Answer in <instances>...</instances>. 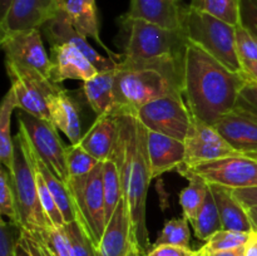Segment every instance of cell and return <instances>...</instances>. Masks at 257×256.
Masks as SVG:
<instances>
[{
    "mask_svg": "<svg viewBox=\"0 0 257 256\" xmlns=\"http://www.w3.org/2000/svg\"><path fill=\"white\" fill-rule=\"evenodd\" d=\"M246 78L188 42L183 59L182 94L195 119L215 124L237 105Z\"/></svg>",
    "mask_w": 257,
    "mask_h": 256,
    "instance_id": "6da1fadb",
    "label": "cell"
},
{
    "mask_svg": "<svg viewBox=\"0 0 257 256\" xmlns=\"http://www.w3.org/2000/svg\"><path fill=\"white\" fill-rule=\"evenodd\" d=\"M118 136L110 155L122 178L123 197L127 202L138 245L143 253L150 247L146 225V202L151 181L147 153V128L135 114L118 115Z\"/></svg>",
    "mask_w": 257,
    "mask_h": 256,
    "instance_id": "7a4b0ae2",
    "label": "cell"
},
{
    "mask_svg": "<svg viewBox=\"0 0 257 256\" xmlns=\"http://www.w3.org/2000/svg\"><path fill=\"white\" fill-rule=\"evenodd\" d=\"M183 60L132 65L119 62L114 79L115 117L136 114L147 103L170 94H182ZM183 95V94H182Z\"/></svg>",
    "mask_w": 257,
    "mask_h": 256,
    "instance_id": "3957f363",
    "label": "cell"
},
{
    "mask_svg": "<svg viewBox=\"0 0 257 256\" xmlns=\"http://www.w3.org/2000/svg\"><path fill=\"white\" fill-rule=\"evenodd\" d=\"M124 28V64L145 65L185 59L188 39L182 30H171L140 19L120 18Z\"/></svg>",
    "mask_w": 257,
    "mask_h": 256,
    "instance_id": "277c9868",
    "label": "cell"
},
{
    "mask_svg": "<svg viewBox=\"0 0 257 256\" xmlns=\"http://www.w3.org/2000/svg\"><path fill=\"white\" fill-rule=\"evenodd\" d=\"M14 162L9 172L19 213V227L28 232H38L50 223L39 200L37 173L29 143L20 130L14 137Z\"/></svg>",
    "mask_w": 257,
    "mask_h": 256,
    "instance_id": "5b68a950",
    "label": "cell"
},
{
    "mask_svg": "<svg viewBox=\"0 0 257 256\" xmlns=\"http://www.w3.org/2000/svg\"><path fill=\"white\" fill-rule=\"evenodd\" d=\"M182 30L188 42L202 48L233 72L242 73L236 48L235 25L187 5Z\"/></svg>",
    "mask_w": 257,
    "mask_h": 256,
    "instance_id": "8992f818",
    "label": "cell"
},
{
    "mask_svg": "<svg viewBox=\"0 0 257 256\" xmlns=\"http://www.w3.org/2000/svg\"><path fill=\"white\" fill-rule=\"evenodd\" d=\"M68 187L74 201L77 220L82 223L97 248L107 226L103 162L88 175L69 178Z\"/></svg>",
    "mask_w": 257,
    "mask_h": 256,
    "instance_id": "52a82bcc",
    "label": "cell"
},
{
    "mask_svg": "<svg viewBox=\"0 0 257 256\" xmlns=\"http://www.w3.org/2000/svg\"><path fill=\"white\" fill-rule=\"evenodd\" d=\"M18 130L24 133L33 152L64 183L69 182L67 166L68 147L60 140L58 130L50 120L35 117L20 110L18 113Z\"/></svg>",
    "mask_w": 257,
    "mask_h": 256,
    "instance_id": "ba28073f",
    "label": "cell"
},
{
    "mask_svg": "<svg viewBox=\"0 0 257 256\" xmlns=\"http://www.w3.org/2000/svg\"><path fill=\"white\" fill-rule=\"evenodd\" d=\"M136 117L148 131L170 136L185 142L193 117L182 94H170L147 103Z\"/></svg>",
    "mask_w": 257,
    "mask_h": 256,
    "instance_id": "9c48e42d",
    "label": "cell"
},
{
    "mask_svg": "<svg viewBox=\"0 0 257 256\" xmlns=\"http://www.w3.org/2000/svg\"><path fill=\"white\" fill-rule=\"evenodd\" d=\"M8 75L12 79L18 109L24 110L35 117L49 120L48 99L53 93L59 90L62 84L53 82L39 72L30 68L5 63Z\"/></svg>",
    "mask_w": 257,
    "mask_h": 256,
    "instance_id": "30bf717a",
    "label": "cell"
},
{
    "mask_svg": "<svg viewBox=\"0 0 257 256\" xmlns=\"http://www.w3.org/2000/svg\"><path fill=\"white\" fill-rule=\"evenodd\" d=\"M0 44L5 63L30 68L52 79L53 60L45 50L39 29L0 34Z\"/></svg>",
    "mask_w": 257,
    "mask_h": 256,
    "instance_id": "8fae6325",
    "label": "cell"
},
{
    "mask_svg": "<svg viewBox=\"0 0 257 256\" xmlns=\"http://www.w3.org/2000/svg\"><path fill=\"white\" fill-rule=\"evenodd\" d=\"M187 168L208 185L213 183L232 190L257 186V160L245 155L223 157Z\"/></svg>",
    "mask_w": 257,
    "mask_h": 256,
    "instance_id": "7c38bea8",
    "label": "cell"
},
{
    "mask_svg": "<svg viewBox=\"0 0 257 256\" xmlns=\"http://www.w3.org/2000/svg\"><path fill=\"white\" fill-rule=\"evenodd\" d=\"M67 0H13L0 19V34L39 29L57 17Z\"/></svg>",
    "mask_w": 257,
    "mask_h": 256,
    "instance_id": "4fadbf2b",
    "label": "cell"
},
{
    "mask_svg": "<svg viewBox=\"0 0 257 256\" xmlns=\"http://www.w3.org/2000/svg\"><path fill=\"white\" fill-rule=\"evenodd\" d=\"M185 145L186 161L183 165L186 167H193L200 163L241 155L226 142L225 138L212 124H207L195 118Z\"/></svg>",
    "mask_w": 257,
    "mask_h": 256,
    "instance_id": "5bb4252c",
    "label": "cell"
},
{
    "mask_svg": "<svg viewBox=\"0 0 257 256\" xmlns=\"http://www.w3.org/2000/svg\"><path fill=\"white\" fill-rule=\"evenodd\" d=\"M45 35L48 38V42L53 45L59 44H70L79 49L98 69V72H105V70H112L118 67L117 60L110 57H103L102 54L97 52L89 43L87 42V38L80 34L68 18L65 12V5L57 17L47 23L43 27Z\"/></svg>",
    "mask_w": 257,
    "mask_h": 256,
    "instance_id": "9a60e30c",
    "label": "cell"
},
{
    "mask_svg": "<svg viewBox=\"0 0 257 256\" xmlns=\"http://www.w3.org/2000/svg\"><path fill=\"white\" fill-rule=\"evenodd\" d=\"M136 247H140V245L127 202L122 197L105 226L102 240L97 247V256H130Z\"/></svg>",
    "mask_w": 257,
    "mask_h": 256,
    "instance_id": "2e32d148",
    "label": "cell"
},
{
    "mask_svg": "<svg viewBox=\"0 0 257 256\" xmlns=\"http://www.w3.org/2000/svg\"><path fill=\"white\" fill-rule=\"evenodd\" d=\"M226 142L241 155L257 151V115L236 105L213 124Z\"/></svg>",
    "mask_w": 257,
    "mask_h": 256,
    "instance_id": "e0dca14e",
    "label": "cell"
},
{
    "mask_svg": "<svg viewBox=\"0 0 257 256\" xmlns=\"http://www.w3.org/2000/svg\"><path fill=\"white\" fill-rule=\"evenodd\" d=\"M186 7L182 0H131L124 17L145 20L166 29L182 30Z\"/></svg>",
    "mask_w": 257,
    "mask_h": 256,
    "instance_id": "ac0fdd59",
    "label": "cell"
},
{
    "mask_svg": "<svg viewBox=\"0 0 257 256\" xmlns=\"http://www.w3.org/2000/svg\"><path fill=\"white\" fill-rule=\"evenodd\" d=\"M147 153L151 178L177 171L186 161L185 142L147 130Z\"/></svg>",
    "mask_w": 257,
    "mask_h": 256,
    "instance_id": "d6986e66",
    "label": "cell"
},
{
    "mask_svg": "<svg viewBox=\"0 0 257 256\" xmlns=\"http://www.w3.org/2000/svg\"><path fill=\"white\" fill-rule=\"evenodd\" d=\"M52 80L62 84L64 80H87L98 74L95 65L75 47L70 44L53 45Z\"/></svg>",
    "mask_w": 257,
    "mask_h": 256,
    "instance_id": "ffe728a7",
    "label": "cell"
},
{
    "mask_svg": "<svg viewBox=\"0 0 257 256\" xmlns=\"http://www.w3.org/2000/svg\"><path fill=\"white\" fill-rule=\"evenodd\" d=\"M49 105V120L58 131L64 133L70 141V145H78L82 135V117L80 108L74 98L60 88L53 93L48 99Z\"/></svg>",
    "mask_w": 257,
    "mask_h": 256,
    "instance_id": "44dd1931",
    "label": "cell"
},
{
    "mask_svg": "<svg viewBox=\"0 0 257 256\" xmlns=\"http://www.w3.org/2000/svg\"><path fill=\"white\" fill-rule=\"evenodd\" d=\"M118 120L115 115H99L89 130L83 135L78 145L100 162L109 160L115 147Z\"/></svg>",
    "mask_w": 257,
    "mask_h": 256,
    "instance_id": "7402d4cb",
    "label": "cell"
},
{
    "mask_svg": "<svg viewBox=\"0 0 257 256\" xmlns=\"http://www.w3.org/2000/svg\"><path fill=\"white\" fill-rule=\"evenodd\" d=\"M208 188L215 198L223 230L246 233L252 232L253 228L248 217L247 208L233 195L232 188L213 183H210Z\"/></svg>",
    "mask_w": 257,
    "mask_h": 256,
    "instance_id": "603a6c76",
    "label": "cell"
},
{
    "mask_svg": "<svg viewBox=\"0 0 257 256\" xmlns=\"http://www.w3.org/2000/svg\"><path fill=\"white\" fill-rule=\"evenodd\" d=\"M65 12L73 27L84 35L85 38L94 39L105 52L108 57L120 62L123 55L115 54L108 49L107 45L99 38V20H98V9L95 0H67L65 2Z\"/></svg>",
    "mask_w": 257,
    "mask_h": 256,
    "instance_id": "cb8c5ba5",
    "label": "cell"
},
{
    "mask_svg": "<svg viewBox=\"0 0 257 256\" xmlns=\"http://www.w3.org/2000/svg\"><path fill=\"white\" fill-rule=\"evenodd\" d=\"M117 68L99 72L94 78L83 82L85 99L93 112L99 115H113L117 109L114 98V79Z\"/></svg>",
    "mask_w": 257,
    "mask_h": 256,
    "instance_id": "d4e9b609",
    "label": "cell"
},
{
    "mask_svg": "<svg viewBox=\"0 0 257 256\" xmlns=\"http://www.w3.org/2000/svg\"><path fill=\"white\" fill-rule=\"evenodd\" d=\"M28 141V140H27ZM29 143V142H28ZM30 146V145H29ZM33 161H34L35 167L38 168L40 173H42L43 178L47 182L48 187H49L50 192H52L53 197H54L55 202H57L58 207H59L60 212H62L63 218H64V222H72V221L77 220V211H75L74 201H73L72 193H70L69 187H68L67 183H64L63 181H60L39 158L35 156V153L33 152L32 147Z\"/></svg>",
    "mask_w": 257,
    "mask_h": 256,
    "instance_id": "484cf974",
    "label": "cell"
},
{
    "mask_svg": "<svg viewBox=\"0 0 257 256\" xmlns=\"http://www.w3.org/2000/svg\"><path fill=\"white\" fill-rule=\"evenodd\" d=\"M17 108L14 92L9 88L0 105V161L9 171L13 167L15 153L14 138L12 137V114Z\"/></svg>",
    "mask_w": 257,
    "mask_h": 256,
    "instance_id": "4316f807",
    "label": "cell"
},
{
    "mask_svg": "<svg viewBox=\"0 0 257 256\" xmlns=\"http://www.w3.org/2000/svg\"><path fill=\"white\" fill-rule=\"evenodd\" d=\"M181 175L185 176L188 180V186L183 188L180 193V205L182 208L183 216L188 221H192L197 211L202 206L206 196L208 193V183L203 178L197 176L196 173L191 172L187 167L181 166L177 170Z\"/></svg>",
    "mask_w": 257,
    "mask_h": 256,
    "instance_id": "83f0119b",
    "label": "cell"
},
{
    "mask_svg": "<svg viewBox=\"0 0 257 256\" xmlns=\"http://www.w3.org/2000/svg\"><path fill=\"white\" fill-rule=\"evenodd\" d=\"M190 223L192 226L196 237L203 241H207L211 236L222 230L220 213H218L215 198H213L210 188H208V193L202 206Z\"/></svg>",
    "mask_w": 257,
    "mask_h": 256,
    "instance_id": "f1b7e54d",
    "label": "cell"
},
{
    "mask_svg": "<svg viewBox=\"0 0 257 256\" xmlns=\"http://www.w3.org/2000/svg\"><path fill=\"white\" fill-rule=\"evenodd\" d=\"M103 188H104L105 200V217H107L108 223L123 197L122 178H120L119 170H118L117 163L110 158L103 162Z\"/></svg>",
    "mask_w": 257,
    "mask_h": 256,
    "instance_id": "f546056e",
    "label": "cell"
},
{
    "mask_svg": "<svg viewBox=\"0 0 257 256\" xmlns=\"http://www.w3.org/2000/svg\"><path fill=\"white\" fill-rule=\"evenodd\" d=\"M190 7L208 13L230 24H241L240 0H191Z\"/></svg>",
    "mask_w": 257,
    "mask_h": 256,
    "instance_id": "4dcf8cb0",
    "label": "cell"
},
{
    "mask_svg": "<svg viewBox=\"0 0 257 256\" xmlns=\"http://www.w3.org/2000/svg\"><path fill=\"white\" fill-rule=\"evenodd\" d=\"M190 221L185 216H182L180 218H172L165 223L153 246L173 245L190 247Z\"/></svg>",
    "mask_w": 257,
    "mask_h": 256,
    "instance_id": "1f68e13d",
    "label": "cell"
},
{
    "mask_svg": "<svg viewBox=\"0 0 257 256\" xmlns=\"http://www.w3.org/2000/svg\"><path fill=\"white\" fill-rule=\"evenodd\" d=\"M100 163L79 145H70L67 151V166L69 178L80 177L92 172Z\"/></svg>",
    "mask_w": 257,
    "mask_h": 256,
    "instance_id": "d6a6232c",
    "label": "cell"
},
{
    "mask_svg": "<svg viewBox=\"0 0 257 256\" xmlns=\"http://www.w3.org/2000/svg\"><path fill=\"white\" fill-rule=\"evenodd\" d=\"M63 228L69 240L73 256H97V248L79 221L67 222Z\"/></svg>",
    "mask_w": 257,
    "mask_h": 256,
    "instance_id": "836d02e7",
    "label": "cell"
},
{
    "mask_svg": "<svg viewBox=\"0 0 257 256\" xmlns=\"http://www.w3.org/2000/svg\"><path fill=\"white\" fill-rule=\"evenodd\" d=\"M0 213L7 216L13 223L19 226V213H18L17 200L13 190L12 177L7 167L0 168Z\"/></svg>",
    "mask_w": 257,
    "mask_h": 256,
    "instance_id": "e575fe53",
    "label": "cell"
},
{
    "mask_svg": "<svg viewBox=\"0 0 257 256\" xmlns=\"http://www.w3.org/2000/svg\"><path fill=\"white\" fill-rule=\"evenodd\" d=\"M30 233L37 238H39L42 242H44L55 256H73L69 240H68L63 227L50 225L44 230Z\"/></svg>",
    "mask_w": 257,
    "mask_h": 256,
    "instance_id": "d590c367",
    "label": "cell"
},
{
    "mask_svg": "<svg viewBox=\"0 0 257 256\" xmlns=\"http://www.w3.org/2000/svg\"><path fill=\"white\" fill-rule=\"evenodd\" d=\"M250 233L223 230L222 228V230L216 232L215 235H212L206 241L205 247L211 251L235 250V248L242 247L247 243Z\"/></svg>",
    "mask_w": 257,
    "mask_h": 256,
    "instance_id": "8d00e7d4",
    "label": "cell"
},
{
    "mask_svg": "<svg viewBox=\"0 0 257 256\" xmlns=\"http://www.w3.org/2000/svg\"><path fill=\"white\" fill-rule=\"evenodd\" d=\"M22 231V227L12 221L7 222L4 218L0 220V256L18 255Z\"/></svg>",
    "mask_w": 257,
    "mask_h": 256,
    "instance_id": "74e56055",
    "label": "cell"
},
{
    "mask_svg": "<svg viewBox=\"0 0 257 256\" xmlns=\"http://www.w3.org/2000/svg\"><path fill=\"white\" fill-rule=\"evenodd\" d=\"M236 48L241 64L257 62V37L241 24L236 27Z\"/></svg>",
    "mask_w": 257,
    "mask_h": 256,
    "instance_id": "f35d334b",
    "label": "cell"
},
{
    "mask_svg": "<svg viewBox=\"0 0 257 256\" xmlns=\"http://www.w3.org/2000/svg\"><path fill=\"white\" fill-rule=\"evenodd\" d=\"M241 25L257 37V0H240Z\"/></svg>",
    "mask_w": 257,
    "mask_h": 256,
    "instance_id": "ab89813d",
    "label": "cell"
},
{
    "mask_svg": "<svg viewBox=\"0 0 257 256\" xmlns=\"http://www.w3.org/2000/svg\"><path fill=\"white\" fill-rule=\"evenodd\" d=\"M237 105L251 110V112L255 113L257 115V82L246 78L245 84L241 88Z\"/></svg>",
    "mask_w": 257,
    "mask_h": 256,
    "instance_id": "60d3db41",
    "label": "cell"
},
{
    "mask_svg": "<svg viewBox=\"0 0 257 256\" xmlns=\"http://www.w3.org/2000/svg\"><path fill=\"white\" fill-rule=\"evenodd\" d=\"M146 256H196V251L191 247H181L173 245L153 246Z\"/></svg>",
    "mask_w": 257,
    "mask_h": 256,
    "instance_id": "b9f144b4",
    "label": "cell"
},
{
    "mask_svg": "<svg viewBox=\"0 0 257 256\" xmlns=\"http://www.w3.org/2000/svg\"><path fill=\"white\" fill-rule=\"evenodd\" d=\"M232 191L233 195L238 198V201H240L245 207H253V206H257V186L256 187L237 188V190Z\"/></svg>",
    "mask_w": 257,
    "mask_h": 256,
    "instance_id": "7bdbcfd3",
    "label": "cell"
},
{
    "mask_svg": "<svg viewBox=\"0 0 257 256\" xmlns=\"http://www.w3.org/2000/svg\"><path fill=\"white\" fill-rule=\"evenodd\" d=\"M245 246L235 248V250L226 251H211L202 246L200 250L196 251V256H245Z\"/></svg>",
    "mask_w": 257,
    "mask_h": 256,
    "instance_id": "ee69618b",
    "label": "cell"
},
{
    "mask_svg": "<svg viewBox=\"0 0 257 256\" xmlns=\"http://www.w3.org/2000/svg\"><path fill=\"white\" fill-rule=\"evenodd\" d=\"M245 256H257V232L252 231L250 233L247 243L245 246Z\"/></svg>",
    "mask_w": 257,
    "mask_h": 256,
    "instance_id": "f6af8a7d",
    "label": "cell"
},
{
    "mask_svg": "<svg viewBox=\"0 0 257 256\" xmlns=\"http://www.w3.org/2000/svg\"><path fill=\"white\" fill-rule=\"evenodd\" d=\"M242 73L246 78L257 82V62H251L242 64Z\"/></svg>",
    "mask_w": 257,
    "mask_h": 256,
    "instance_id": "bcb514c9",
    "label": "cell"
},
{
    "mask_svg": "<svg viewBox=\"0 0 257 256\" xmlns=\"http://www.w3.org/2000/svg\"><path fill=\"white\" fill-rule=\"evenodd\" d=\"M246 208H247L248 217H250L253 231H256L257 232V206H253V207H246Z\"/></svg>",
    "mask_w": 257,
    "mask_h": 256,
    "instance_id": "7dc6e473",
    "label": "cell"
},
{
    "mask_svg": "<svg viewBox=\"0 0 257 256\" xmlns=\"http://www.w3.org/2000/svg\"><path fill=\"white\" fill-rule=\"evenodd\" d=\"M13 0H0V19L7 14Z\"/></svg>",
    "mask_w": 257,
    "mask_h": 256,
    "instance_id": "c3c4849f",
    "label": "cell"
},
{
    "mask_svg": "<svg viewBox=\"0 0 257 256\" xmlns=\"http://www.w3.org/2000/svg\"><path fill=\"white\" fill-rule=\"evenodd\" d=\"M142 255H143V252H142V251H141V248L140 247H136L135 250H133L132 252H131L130 256H142Z\"/></svg>",
    "mask_w": 257,
    "mask_h": 256,
    "instance_id": "681fc988",
    "label": "cell"
},
{
    "mask_svg": "<svg viewBox=\"0 0 257 256\" xmlns=\"http://www.w3.org/2000/svg\"><path fill=\"white\" fill-rule=\"evenodd\" d=\"M247 157H251V158H255V160H257V151H255V152H251V153H247Z\"/></svg>",
    "mask_w": 257,
    "mask_h": 256,
    "instance_id": "f907efd6",
    "label": "cell"
},
{
    "mask_svg": "<svg viewBox=\"0 0 257 256\" xmlns=\"http://www.w3.org/2000/svg\"><path fill=\"white\" fill-rule=\"evenodd\" d=\"M17 256H27V255H25V253H24V255H17Z\"/></svg>",
    "mask_w": 257,
    "mask_h": 256,
    "instance_id": "816d5d0a",
    "label": "cell"
}]
</instances>
